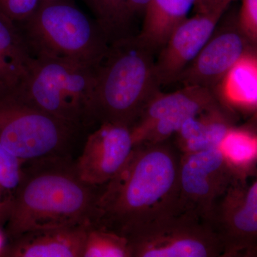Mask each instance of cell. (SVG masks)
Wrapping results in <instances>:
<instances>
[{"label":"cell","instance_id":"1","mask_svg":"<svg viewBox=\"0 0 257 257\" xmlns=\"http://www.w3.org/2000/svg\"><path fill=\"white\" fill-rule=\"evenodd\" d=\"M181 155L172 139L136 145L119 173L99 187L92 224L126 237L178 213Z\"/></svg>","mask_w":257,"mask_h":257},{"label":"cell","instance_id":"2","mask_svg":"<svg viewBox=\"0 0 257 257\" xmlns=\"http://www.w3.org/2000/svg\"><path fill=\"white\" fill-rule=\"evenodd\" d=\"M24 164L8 220V239L33 230L92 224L99 187L79 178L68 157Z\"/></svg>","mask_w":257,"mask_h":257},{"label":"cell","instance_id":"3","mask_svg":"<svg viewBox=\"0 0 257 257\" xmlns=\"http://www.w3.org/2000/svg\"><path fill=\"white\" fill-rule=\"evenodd\" d=\"M155 53L138 35L110 44L96 69L93 98L95 122L133 126L149 101L160 92Z\"/></svg>","mask_w":257,"mask_h":257},{"label":"cell","instance_id":"4","mask_svg":"<svg viewBox=\"0 0 257 257\" xmlns=\"http://www.w3.org/2000/svg\"><path fill=\"white\" fill-rule=\"evenodd\" d=\"M17 24L34 57L98 67L110 45L95 20L64 0H41L30 18Z\"/></svg>","mask_w":257,"mask_h":257},{"label":"cell","instance_id":"5","mask_svg":"<svg viewBox=\"0 0 257 257\" xmlns=\"http://www.w3.org/2000/svg\"><path fill=\"white\" fill-rule=\"evenodd\" d=\"M96 69L73 61L34 57L17 86L32 105L81 128L95 122Z\"/></svg>","mask_w":257,"mask_h":257},{"label":"cell","instance_id":"6","mask_svg":"<svg viewBox=\"0 0 257 257\" xmlns=\"http://www.w3.org/2000/svg\"><path fill=\"white\" fill-rule=\"evenodd\" d=\"M17 84H0V143L24 163L67 157L79 128L32 105Z\"/></svg>","mask_w":257,"mask_h":257},{"label":"cell","instance_id":"7","mask_svg":"<svg viewBox=\"0 0 257 257\" xmlns=\"http://www.w3.org/2000/svg\"><path fill=\"white\" fill-rule=\"evenodd\" d=\"M126 238L132 257L222 256V246L210 227L184 213L161 217Z\"/></svg>","mask_w":257,"mask_h":257},{"label":"cell","instance_id":"8","mask_svg":"<svg viewBox=\"0 0 257 257\" xmlns=\"http://www.w3.org/2000/svg\"><path fill=\"white\" fill-rule=\"evenodd\" d=\"M224 257L254 256L257 248L256 175L236 176L206 220Z\"/></svg>","mask_w":257,"mask_h":257},{"label":"cell","instance_id":"9","mask_svg":"<svg viewBox=\"0 0 257 257\" xmlns=\"http://www.w3.org/2000/svg\"><path fill=\"white\" fill-rule=\"evenodd\" d=\"M237 175L219 148L181 155L177 212L204 222L218 198Z\"/></svg>","mask_w":257,"mask_h":257},{"label":"cell","instance_id":"10","mask_svg":"<svg viewBox=\"0 0 257 257\" xmlns=\"http://www.w3.org/2000/svg\"><path fill=\"white\" fill-rule=\"evenodd\" d=\"M219 104L214 91L200 86H184L167 94L160 91L130 127L135 146L170 140L186 120Z\"/></svg>","mask_w":257,"mask_h":257},{"label":"cell","instance_id":"11","mask_svg":"<svg viewBox=\"0 0 257 257\" xmlns=\"http://www.w3.org/2000/svg\"><path fill=\"white\" fill-rule=\"evenodd\" d=\"M88 136L74 169L79 178L100 187L121 170L135 145L131 128L126 125L103 122Z\"/></svg>","mask_w":257,"mask_h":257},{"label":"cell","instance_id":"12","mask_svg":"<svg viewBox=\"0 0 257 257\" xmlns=\"http://www.w3.org/2000/svg\"><path fill=\"white\" fill-rule=\"evenodd\" d=\"M256 45L243 35L232 20L214 30L197 57L184 69L177 82L184 86H200L214 91L226 72Z\"/></svg>","mask_w":257,"mask_h":257},{"label":"cell","instance_id":"13","mask_svg":"<svg viewBox=\"0 0 257 257\" xmlns=\"http://www.w3.org/2000/svg\"><path fill=\"white\" fill-rule=\"evenodd\" d=\"M226 10L197 13L185 19L172 31L155 60V72L161 86L177 82L210 38Z\"/></svg>","mask_w":257,"mask_h":257},{"label":"cell","instance_id":"14","mask_svg":"<svg viewBox=\"0 0 257 257\" xmlns=\"http://www.w3.org/2000/svg\"><path fill=\"white\" fill-rule=\"evenodd\" d=\"M90 224L27 231L9 240L3 256L82 257Z\"/></svg>","mask_w":257,"mask_h":257},{"label":"cell","instance_id":"15","mask_svg":"<svg viewBox=\"0 0 257 257\" xmlns=\"http://www.w3.org/2000/svg\"><path fill=\"white\" fill-rule=\"evenodd\" d=\"M234 122L232 109L219 104L186 120L173 143L182 155L219 148Z\"/></svg>","mask_w":257,"mask_h":257},{"label":"cell","instance_id":"16","mask_svg":"<svg viewBox=\"0 0 257 257\" xmlns=\"http://www.w3.org/2000/svg\"><path fill=\"white\" fill-rule=\"evenodd\" d=\"M214 93L229 109L254 111L257 105L256 50L241 57L217 84Z\"/></svg>","mask_w":257,"mask_h":257},{"label":"cell","instance_id":"17","mask_svg":"<svg viewBox=\"0 0 257 257\" xmlns=\"http://www.w3.org/2000/svg\"><path fill=\"white\" fill-rule=\"evenodd\" d=\"M195 0H150L144 13L139 39L155 52L160 50L172 31L187 19Z\"/></svg>","mask_w":257,"mask_h":257},{"label":"cell","instance_id":"18","mask_svg":"<svg viewBox=\"0 0 257 257\" xmlns=\"http://www.w3.org/2000/svg\"><path fill=\"white\" fill-rule=\"evenodd\" d=\"M256 134L248 128L233 126L219 148L229 165L239 176L256 175Z\"/></svg>","mask_w":257,"mask_h":257},{"label":"cell","instance_id":"19","mask_svg":"<svg viewBox=\"0 0 257 257\" xmlns=\"http://www.w3.org/2000/svg\"><path fill=\"white\" fill-rule=\"evenodd\" d=\"M109 44L132 35L127 0H86Z\"/></svg>","mask_w":257,"mask_h":257},{"label":"cell","instance_id":"20","mask_svg":"<svg viewBox=\"0 0 257 257\" xmlns=\"http://www.w3.org/2000/svg\"><path fill=\"white\" fill-rule=\"evenodd\" d=\"M24 164L0 143V226L9 217L23 179Z\"/></svg>","mask_w":257,"mask_h":257},{"label":"cell","instance_id":"21","mask_svg":"<svg viewBox=\"0 0 257 257\" xmlns=\"http://www.w3.org/2000/svg\"><path fill=\"white\" fill-rule=\"evenodd\" d=\"M82 257H132L128 240L98 225L88 227Z\"/></svg>","mask_w":257,"mask_h":257},{"label":"cell","instance_id":"22","mask_svg":"<svg viewBox=\"0 0 257 257\" xmlns=\"http://www.w3.org/2000/svg\"><path fill=\"white\" fill-rule=\"evenodd\" d=\"M0 56L25 72L34 59L18 24L0 11Z\"/></svg>","mask_w":257,"mask_h":257},{"label":"cell","instance_id":"23","mask_svg":"<svg viewBox=\"0 0 257 257\" xmlns=\"http://www.w3.org/2000/svg\"><path fill=\"white\" fill-rule=\"evenodd\" d=\"M237 25L250 42L256 45L257 0H242L237 16Z\"/></svg>","mask_w":257,"mask_h":257},{"label":"cell","instance_id":"24","mask_svg":"<svg viewBox=\"0 0 257 257\" xmlns=\"http://www.w3.org/2000/svg\"><path fill=\"white\" fill-rule=\"evenodd\" d=\"M41 0H0V11L16 23L25 21L37 10Z\"/></svg>","mask_w":257,"mask_h":257},{"label":"cell","instance_id":"25","mask_svg":"<svg viewBox=\"0 0 257 257\" xmlns=\"http://www.w3.org/2000/svg\"><path fill=\"white\" fill-rule=\"evenodd\" d=\"M25 72L0 56V84H15Z\"/></svg>","mask_w":257,"mask_h":257},{"label":"cell","instance_id":"26","mask_svg":"<svg viewBox=\"0 0 257 257\" xmlns=\"http://www.w3.org/2000/svg\"><path fill=\"white\" fill-rule=\"evenodd\" d=\"M234 0H195L194 8L197 13H209L218 10H226Z\"/></svg>","mask_w":257,"mask_h":257},{"label":"cell","instance_id":"27","mask_svg":"<svg viewBox=\"0 0 257 257\" xmlns=\"http://www.w3.org/2000/svg\"><path fill=\"white\" fill-rule=\"evenodd\" d=\"M150 0H127L128 13L132 19L135 15L143 14Z\"/></svg>","mask_w":257,"mask_h":257},{"label":"cell","instance_id":"28","mask_svg":"<svg viewBox=\"0 0 257 257\" xmlns=\"http://www.w3.org/2000/svg\"><path fill=\"white\" fill-rule=\"evenodd\" d=\"M7 238L5 231L2 229V226H0V256H3V251H4L5 246L7 245Z\"/></svg>","mask_w":257,"mask_h":257},{"label":"cell","instance_id":"29","mask_svg":"<svg viewBox=\"0 0 257 257\" xmlns=\"http://www.w3.org/2000/svg\"><path fill=\"white\" fill-rule=\"evenodd\" d=\"M42 1H51V0H42Z\"/></svg>","mask_w":257,"mask_h":257}]
</instances>
